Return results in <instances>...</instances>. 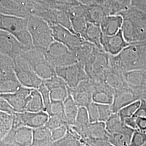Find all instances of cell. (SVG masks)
Masks as SVG:
<instances>
[{
	"mask_svg": "<svg viewBox=\"0 0 146 146\" xmlns=\"http://www.w3.org/2000/svg\"><path fill=\"white\" fill-rule=\"evenodd\" d=\"M119 15L123 18L121 31L130 45L146 42V13L133 7Z\"/></svg>",
	"mask_w": 146,
	"mask_h": 146,
	"instance_id": "obj_1",
	"label": "cell"
},
{
	"mask_svg": "<svg viewBox=\"0 0 146 146\" xmlns=\"http://www.w3.org/2000/svg\"><path fill=\"white\" fill-rule=\"evenodd\" d=\"M84 64L89 79L104 82L105 76L110 70V55L95 47Z\"/></svg>",
	"mask_w": 146,
	"mask_h": 146,
	"instance_id": "obj_2",
	"label": "cell"
},
{
	"mask_svg": "<svg viewBox=\"0 0 146 146\" xmlns=\"http://www.w3.org/2000/svg\"><path fill=\"white\" fill-rule=\"evenodd\" d=\"M14 64L16 76L22 86L35 89L40 87L43 83V80L34 72L22 52L14 58Z\"/></svg>",
	"mask_w": 146,
	"mask_h": 146,
	"instance_id": "obj_3",
	"label": "cell"
},
{
	"mask_svg": "<svg viewBox=\"0 0 146 146\" xmlns=\"http://www.w3.org/2000/svg\"><path fill=\"white\" fill-rule=\"evenodd\" d=\"M47 61L54 68L62 67L78 62L74 54L67 47L54 41L44 52Z\"/></svg>",
	"mask_w": 146,
	"mask_h": 146,
	"instance_id": "obj_4",
	"label": "cell"
},
{
	"mask_svg": "<svg viewBox=\"0 0 146 146\" xmlns=\"http://www.w3.org/2000/svg\"><path fill=\"white\" fill-rule=\"evenodd\" d=\"M22 54L30 63L34 72L43 81L56 74L55 68L47 61L43 52L33 48L28 51H22Z\"/></svg>",
	"mask_w": 146,
	"mask_h": 146,
	"instance_id": "obj_5",
	"label": "cell"
},
{
	"mask_svg": "<svg viewBox=\"0 0 146 146\" xmlns=\"http://www.w3.org/2000/svg\"><path fill=\"white\" fill-rule=\"evenodd\" d=\"M56 75L61 78L68 88H73L88 78L83 63L77 62L67 66L55 68Z\"/></svg>",
	"mask_w": 146,
	"mask_h": 146,
	"instance_id": "obj_6",
	"label": "cell"
},
{
	"mask_svg": "<svg viewBox=\"0 0 146 146\" xmlns=\"http://www.w3.org/2000/svg\"><path fill=\"white\" fill-rule=\"evenodd\" d=\"M12 125L13 127H26L32 129L44 126L49 115L46 112L41 111L40 112H14L13 114Z\"/></svg>",
	"mask_w": 146,
	"mask_h": 146,
	"instance_id": "obj_7",
	"label": "cell"
},
{
	"mask_svg": "<svg viewBox=\"0 0 146 146\" xmlns=\"http://www.w3.org/2000/svg\"><path fill=\"white\" fill-rule=\"evenodd\" d=\"M50 27L54 41L64 44L71 52L75 50L86 41L82 37L64 27L60 25H53Z\"/></svg>",
	"mask_w": 146,
	"mask_h": 146,
	"instance_id": "obj_8",
	"label": "cell"
},
{
	"mask_svg": "<svg viewBox=\"0 0 146 146\" xmlns=\"http://www.w3.org/2000/svg\"><path fill=\"white\" fill-rule=\"evenodd\" d=\"M33 129L26 127H13L2 141L0 146H31Z\"/></svg>",
	"mask_w": 146,
	"mask_h": 146,
	"instance_id": "obj_9",
	"label": "cell"
},
{
	"mask_svg": "<svg viewBox=\"0 0 146 146\" xmlns=\"http://www.w3.org/2000/svg\"><path fill=\"white\" fill-rule=\"evenodd\" d=\"M68 93L78 107L87 108L92 101V83L89 78L85 80L75 88L68 87Z\"/></svg>",
	"mask_w": 146,
	"mask_h": 146,
	"instance_id": "obj_10",
	"label": "cell"
},
{
	"mask_svg": "<svg viewBox=\"0 0 146 146\" xmlns=\"http://www.w3.org/2000/svg\"><path fill=\"white\" fill-rule=\"evenodd\" d=\"M101 44L104 52L111 56L118 55L125 48L130 45L125 41L121 30L112 36L103 35Z\"/></svg>",
	"mask_w": 146,
	"mask_h": 146,
	"instance_id": "obj_11",
	"label": "cell"
},
{
	"mask_svg": "<svg viewBox=\"0 0 146 146\" xmlns=\"http://www.w3.org/2000/svg\"><path fill=\"white\" fill-rule=\"evenodd\" d=\"M43 82L49 92L51 101L63 102L67 97L68 86L56 74L50 78L43 80Z\"/></svg>",
	"mask_w": 146,
	"mask_h": 146,
	"instance_id": "obj_12",
	"label": "cell"
},
{
	"mask_svg": "<svg viewBox=\"0 0 146 146\" xmlns=\"http://www.w3.org/2000/svg\"><path fill=\"white\" fill-rule=\"evenodd\" d=\"M32 89L21 86L15 92L1 95L0 97L5 100L14 112H22L25 110L27 100Z\"/></svg>",
	"mask_w": 146,
	"mask_h": 146,
	"instance_id": "obj_13",
	"label": "cell"
},
{
	"mask_svg": "<svg viewBox=\"0 0 146 146\" xmlns=\"http://www.w3.org/2000/svg\"><path fill=\"white\" fill-rule=\"evenodd\" d=\"M90 80L92 83V101L97 104H112L114 91L104 82Z\"/></svg>",
	"mask_w": 146,
	"mask_h": 146,
	"instance_id": "obj_14",
	"label": "cell"
},
{
	"mask_svg": "<svg viewBox=\"0 0 146 146\" xmlns=\"http://www.w3.org/2000/svg\"><path fill=\"white\" fill-rule=\"evenodd\" d=\"M135 93L129 87L119 89L114 91L113 103L111 104L114 113H117L125 106L138 100Z\"/></svg>",
	"mask_w": 146,
	"mask_h": 146,
	"instance_id": "obj_15",
	"label": "cell"
},
{
	"mask_svg": "<svg viewBox=\"0 0 146 146\" xmlns=\"http://www.w3.org/2000/svg\"><path fill=\"white\" fill-rule=\"evenodd\" d=\"M122 23L123 18L120 15L107 16L100 26L104 35L112 36L120 31Z\"/></svg>",
	"mask_w": 146,
	"mask_h": 146,
	"instance_id": "obj_16",
	"label": "cell"
},
{
	"mask_svg": "<svg viewBox=\"0 0 146 146\" xmlns=\"http://www.w3.org/2000/svg\"><path fill=\"white\" fill-rule=\"evenodd\" d=\"M106 128L110 135L120 133H133L134 130L125 125L117 113H114L105 122Z\"/></svg>",
	"mask_w": 146,
	"mask_h": 146,
	"instance_id": "obj_17",
	"label": "cell"
},
{
	"mask_svg": "<svg viewBox=\"0 0 146 146\" xmlns=\"http://www.w3.org/2000/svg\"><path fill=\"white\" fill-rule=\"evenodd\" d=\"M102 35L100 25L87 22L82 37L86 41L93 44L99 50H103L101 44Z\"/></svg>",
	"mask_w": 146,
	"mask_h": 146,
	"instance_id": "obj_18",
	"label": "cell"
},
{
	"mask_svg": "<svg viewBox=\"0 0 146 146\" xmlns=\"http://www.w3.org/2000/svg\"><path fill=\"white\" fill-rule=\"evenodd\" d=\"M102 7L107 16L119 15L131 7V0H104Z\"/></svg>",
	"mask_w": 146,
	"mask_h": 146,
	"instance_id": "obj_19",
	"label": "cell"
},
{
	"mask_svg": "<svg viewBox=\"0 0 146 146\" xmlns=\"http://www.w3.org/2000/svg\"><path fill=\"white\" fill-rule=\"evenodd\" d=\"M106 16L107 14L102 5L86 6L85 17L87 22L100 25Z\"/></svg>",
	"mask_w": 146,
	"mask_h": 146,
	"instance_id": "obj_20",
	"label": "cell"
},
{
	"mask_svg": "<svg viewBox=\"0 0 146 146\" xmlns=\"http://www.w3.org/2000/svg\"><path fill=\"white\" fill-rule=\"evenodd\" d=\"M51 143L50 131L45 125L33 129L31 146H47Z\"/></svg>",
	"mask_w": 146,
	"mask_h": 146,
	"instance_id": "obj_21",
	"label": "cell"
},
{
	"mask_svg": "<svg viewBox=\"0 0 146 146\" xmlns=\"http://www.w3.org/2000/svg\"><path fill=\"white\" fill-rule=\"evenodd\" d=\"M41 111H44V104L41 95L38 89H33L28 96L24 111L36 113Z\"/></svg>",
	"mask_w": 146,
	"mask_h": 146,
	"instance_id": "obj_22",
	"label": "cell"
},
{
	"mask_svg": "<svg viewBox=\"0 0 146 146\" xmlns=\"http://www.w3.org/2000/svg\"><path fill=\"white\" fill-rule=\"evenodd\" d=\"M63 104L67 125L68 127L73 126L75 123L78 107L69 93L66 99L63 102Z\"/></svg>",
	"mask_w": 146,
	"mask_h": 146,
	"instance_id": "obj_23",
	"label": "cell"
},
{
	"mask_svg": "<svg viewBox=\"0 0 146 146\" xmlns=\"http://www.w3.org/2000/svg\"><path fill=\"white\" fill-rule=\"evenodd\" d=\"M104 82L114 91L116 90L128 87L124 78L123 74L115 73L110 70L106 74Z\"/></svg>",
	"mask_w": 146,
	"mask_h": 146,
	"instance_id": "obj_24",
	"label": "cell"
},
{
	"mask_svg": "<svg viewBox=\"0 0 146 146\" xmlns=\"http://www.w3.org/2000/svg\"><path fill=\"white\" fill-rule=\"evenodd\" d=\"M44 2L50 9L65 11L80 3L78 0H44Z\"/></svg>",
	"mask_w": 146,
	"mask_h": 146,
	"instance_id": "obj_25",
	"label": "cell"
},
{
	"mask_svg": "<svg viewBox=\"0 0 146 146\" xmlns=\"http://www.w3.org/2000/svg\"><path fill=\"white\" fill-rule=\"evenodd\" d=\"M69 18L74 33L82 37L87 24L85 16L84 15L69 16Z\"/></svg>",
	"mask_w": 146,
	"mask_h": 146,
	"instance_id": "obj_26",
	"label": "cell"
},
{
	"mask_svg": "<svg viewBox=\"0 0 146 146\" xmlns=\"http://www.w3.org/2000/svg\"><path fill=\"white\" fill-rule=\"evenodd\" d=\"M133 133H120L110 135L108 141L113 146H129Z\"/></svg>",
	"mask_w": 146,
	"mask_h": 146,
	"instance_id": "obj_27",
	"label": "cell"
},
{
	"mask_svg": "<svg viewBox=\"0 0 146 146\" xmlns=\"http://www.w3.org/2000/svg\"><path fill=\"white\" fill-rule=\"evenodd\" d=\"M47 146H79V141L78 138L69 131L68 127L67 133L62 139L52 142Z\"/></svg>",
	"mask_w": 146,
	"mask_h": 146,
	"instance_id": "obj_28",
	"label": "cell"
},
{
	"mask_svg": "<svg viewBox=\"0 0 146 146\" xmlns=\"http://www.w3.org/2000/svg\"><path fill=\"white\" fill-rule=\"evenodd\" d=\"M140 100H136L121 108L117 112V113L123 121L126 119L131 117L135 114L136 110L138 109L140 104Z\"/></svg>",
	"mask_w": 146,
	"mask_h": 146,
	"instance_id": "obj_29",
	"label": "cell"
},
{
	"mask_svg": "<svg viewBox=\"0 0 146 146\" xmlns=\"http://www.w3.org/2000/svg\"><path fill=\"white\" fill-rule=\"evenodd\" d=\"M48 115H56L61 117L63 120H66L64 112V107L63 102L61 101H51L50 106L47 110V112ZM67 123V122H66Z\"/></svg>",
	"mask_w": 146,
	"mask_h": 146,
	"instance_id": "obj_30",
	"label": "cell"
},
{
	"mask_svg": "<svg viewBox=\"0 0 146 146\" xmlns=\"http://www.w3.org/2000/svg\"><path fill=\"white\" fill-rule=\"evenodd\" d=\"M90 121L87 108L86 107H78L75 123L73 126L82 127L88 125Z\"/></svg>",
	"mask_w": 146,
	"mask_h": 146,
	"instance_id": "obj_31",
	"label": "cell"
},
{
	"mask_svg": "<svg viewBox=\"0 0 146 146\" xmlns=\"http://www.w3.org/2000/svg\"><path fill=\"white\" fill-rule=\"evenodd\" d=\"M97 104L99 111V121L105 123L112 114L114 113L111 106L110 104Z\"/></svg>",
	"mask_w": 146,
	"mask_h": 146,
	"instance_id": "obj_32",
	"label": "cell"
},
{
	"mask_svg": "<svg viewBox=\"0 0 146 146\" xmlns=\"http://www.w3.org/2000/svg\"><path fill=\"white\" fill-rule=\"evenodd\" d=\"M65 125H67L66 122L61 117L56 115H50L49 116L45 126L50 131H52Z\"/></svg>",
	"mask_w": 146,
	"mask_h": 146,
	"instance_id": "obj_33",
	"label": "cell"
},
{
	"mask_svg": "<svg viewBox=\"0 0 146 146\" xmlns=\"http://www.w3.org/2000/svg\"><path fill=\"white\" fill-rule=\"evenodd\" d=\"M146 143V133L134 131L131 136L129 146H143Z\"/></svg>",
	"mask_w": 146,
	"mask_h": 146,
	"instance_id": "obj_34",
	"label": "cell"
},
{
	"mask_svg": "<svg viewBox=\"0 0 146 146\" xmlns=\"http://www.w3.org/2000/svg\"><path fill=\"white\" fill-rule=\"evenodd\" d=\"M37 89L39 91L42 97L43 102L44 104V111L45 112H47V110H48L50 104H51V99L50 97L49 92L43 84V82Z\"/></svg>",
	"mask_w": 146,
	"mask_h": 146,
	"instance_id": "obj_35",
	"label": "cell"
},
{
	"mask_svg": "<svg viewBox=\"0 0 146 146\" xmlns=\"http://www.w3.org/2000/svg\"><path fill=\"white\" fill-rule=\"evenodd\" d=\"M68 127V125H65L50 131L52 142L62 139L67 133Z\"/></svg>",
	"mask_w": 146,
	"mask_h": 146,
	"instance_id": "obj_36",
	"label": "cell"
},
{
	"mask_svg": "<svg viewBox=\"0 0 146 146\" xmlns=\"http://www.w3.org/2000/svg\"><path fill=\"white\" fill-rule=\"evenodd\" d=\"M86 108L88 111L90 123H93L99 121L98 104L92 102Z\"/></svg>",
	"mask_w": 146,
	"mask_h": 146,
	"instance_id": "obj_37",
	"label": "cell"
},
{
	"mask_svg": "<svg viewBox=\"0 0 146 146\" xmlns=\"http://www.w3.org/2000/svg\"><path fill=\"white\" fill-rule=\"evenodd\" d=\"M135 125V131H138L146 133V117L133 116Z\"/></svg>",
	"mask_w": 146,
	"mask_h": 146,
	"instance_id": "obj_38",
	"label": "cell"
},
{
	"mask_svg": "<svg viewBox=\"0 0 146 146\" xmlns=\"http://www.w3.org/2000/svg\"><path fill=\"white\" fill-rule=\"evenodd\" d=\"M140 100V104L138 109L136 110L135 114L133 116L136 117H146V101L143 99H141Z\"/></svg>",
	"mask_w": 146,
	"mask_h": 146,
	"instance_id": "obj_39",
	"label": "cell"
},
{
	"mask_svg": "<svg viewBox=\"0 0 146 146\" xmlns=\"http://www.w3.org/2000/svg\"><path fill=\"white\" fill-rule=\"evenodd\" d=\"M131 7L146 13V0H131Z\"/></svg>",
	"mask_w": 146,
	"mask_h": 146,
	"instance_id": "obj_40",
	"label": "cell"
},
{
	"mask_svg": "<svg viewBox=\"0 0 146 146\" xmlns=\"http://www.w3.org/2000/svg\"><path fill=\"white\" fill-rule=\"evenodd\" d=\"M78 2L84 5L90 6L93 5H102L104 0H78Z\"/></svg>",
	"mask_w": 146,
	"mask_h": 146,
	"instance_id": "obj_41",
	"label": "cell"
},
{
	"mask_svg": "<svg viewBox=\"0 0 146 146\" xmlns=\"http://www.w3.org/2000/svg\"><path fill=\"white\" fill-rule=\"evenodd\" d=\"M143 146H146V143H145V145H143Z\"/></svg>",
	"mask_w": 146,
	"mask_h": 146,
	"instance_id": "obj_42",
	"label": "cell"
}]
</instances>
